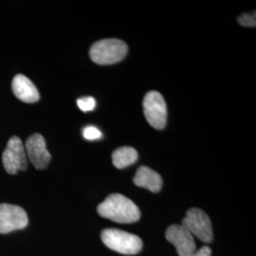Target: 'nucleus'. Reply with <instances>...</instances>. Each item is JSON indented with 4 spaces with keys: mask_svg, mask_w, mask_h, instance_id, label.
<instances>
[{
    "mask_svg": "<svg viewBox=\"0 0 256 256\" xmlns=\"http://www.w3.org/2000/svg\"><path fill=\"white\" fill-rule=\"evenodd\" d=\"M128 45L119 39H104L97 41L90 48V56L96 64H116L128 54Z\"/></svg>",
    "mask_w": 256,
    "mask_h": 256,
    "instance_id": "nucleus-2",
    "label": "nucleus"
},
{
    "mask_svg": "<svg viewBox=\"0 0 256 256\" xmlns=\"http://www.w3.org/2000/svg\"><path fill=\"white\" fill-rule=\"evenodd\" d=\"M77 106L84 112H88L95 108L96 101L93 97H82L77 100Z\"/></svg>",
    "mask_w": 256,
    "mask_h": 256,
    "instance_id": "nucleus-14",
    "label": "nucleus"
},
{
    "mask_svg": "<svg viewBox=\"0 0 256 256\" xmlns=\"http://www.w3.org/2000/svg\"><path fill=\"white\" fill-rule=\"evenodd\" d=\"M2 162L7 173L16 174L27 169V154L22 140L18 137H12L2 155Z\"/></svg>",
    "mask_w": 256,
    "mask_h": 256,
    "instance_id": "nucleus-6",
    "label": "nucleus"
},
{
    "mask_svg": "<svg viewBox=\"0 0 256 256\" xmlns=\"http://www.w3.org/2000/svg\"><path fill=\"white\" fill-rule=\"evenodd\" d=\"M101 238L106 247L122 254H137L142 248V239L124 230L117 229L104 230L102 232Z\"/></svg>",
    "mask_w": 256,
    "mask_h": 256,
    "instance_id": "nucleus-3",
    "label": "nucleus"
},
{
    "mask_svg": "<svg viewBox=\"0 0 256 256\" xmlns=\"http://www.w3.org/2000/svg\"><path fill=\"white\" fill-rule=\"evenodd\" d=\"M212 256V250L209 247H202L196 250L192 256Z\"/></svg>",
    "mask_w": 256,
    "mask_h": 256,
    "instance_id": "nucleus-16",
    "label": "nucleus"
},
{
    "mask_svg": "<svg viewBox=\"0 0 256 256\" xmlns=\"http://www.w3.org/2000/svg\"><path fill=\"white\" fill-rule=\"evenodd\" d=\"M138 158V156L135 148L130 146L120 147L113 152L112 162L116 168L122 169L134 164L137 162Z\"/></svg>",
    "mask_w": 256,
    "mask_h": 256,
    "instance_id": "nucleus-12",
    "label": "nucleus"
},
{
    "mask_svg": "<svg viewBox=\"0 0 256 256\" xmlns=\"http://www.w3.org/2000/svg\"><path fill=\"white\" fill-rule=\"evenodd\" d=\"M25 150L28 160L36 169H45L50 164L52 156L48 151L46 140L40 134H34L28 138Z\"/></svg>",
    "mask_w": 256,
    "mask_h": 256,
    "instance_id": "nucleus-9",
    "label": "nucleus"
},
{
    "mask_svg": "<svg viewBox=\"0 0 256 256\" xmlns=\"http://www.w3.org/2000/svg\"><path fill=\"white\" fill-rule=\"evenodd\" d=\"M238 23L244 27L254 28L256 25V12H248V14H242L238 18Z\"/></svg>",
    "mask_w": 256,
    "mask_h": 256,
    "instance_id": "nucleus-13",
    "label": "nucleus"
},
{
    "mask_svg": "<svg viewBox=\"0 0 256 256\" xmlns=\"http://www.w3.org/2000/svg\"><path fill=\"white\" fill-rule=\"evenodd\" d=\"M28 222L27 212L23 208L7 203L0 204V234L24 229Z\"/></svg>",
    "mask_w": 256,
    "mask_h": 256,
    "instance_id": "nucleus-7",
    "label": "nucleus"
},
{
    "mask_svg": "<svg viewBox=\"0 0 256 256\" xmlns=\"http://www.w3.org/2000/svg\"><path fill=\"white\" fill-rule=\"evenodd\" d=\"M144 112L152 128L164 129L167 122V108L162 95L158 92L147 93L144 99Z\"/></svg>",
    "mask_w": 256,
    "mask_h": 256,
    "instance_id": "nucleus-5",
    "label": "nucleus"
},
{
    "mask_svg": "<svg viewBox=\"0 0 256 256\" xmlns=\"http://www.w3.org/2000/svg\"><path fill=\"white\" fill-rule=\"evenodd\" d=\"M12 90L16 97L24 102H36L40 99L36 86L25 75L18 74L14 78Z\"/></svg>",
    "mask_w": 256,
    "mask_h": 256,
    "instance_id": "nucleus-10",
    "label": "nucleus"
},
{
    "mask_svg": "<svg viewBox=\"0 0 256 256\" xmlns=\"http://www.w3.org/2000/svg\"><path fill=\"white\" fill-rule=\"evenodd\" d=\"M133 182L138 187L146 188L153 192H160L162 187V178L160 174L147 166H140L138 169Z\"/></svg>",
    "mask_w": 256,
    "mask_h": 256,
    "instance_id": "nucleus-11",
    "label": "nucleus"
},
{
    "mask_svg": "<svg viewBox=\"0 0 256 256\" xmlns=\"http://www.w3.org/2000/svg\"><path fill=\"white\" fill-rule=\"evenodd\" d=\"M102 218L117 223H134L140 218V210L137 205L120 194L108 196L97 208Z\"/></svg>",
    "mask_w": 256,
    "mask_h": 256,
    "instance_id": "nucleus-1",
    "label": "nucleus"
},
{
    "mask_svg": "<svg viewBox=\"0 0 256 256\" xmlns=\"http://www.w3.org/2000/svg\"><path fill=\"white\" fill-rule=\"evenodd\" d=\"M165 236L176 247L180 256H192L196 250L194 236L182 225H171L166 230Z\"/></svg>",
    "mask_w": 256,
    "mask_h": 256,
    "instance_id": "nucleus-8",
    "label": "nucleus"
},
{
    "mask_svg": "<svg viewBox=\"0 0 256 256\" xmlns=\"http://www.w3.org/2000/svg\"><path fill=\"white\" fill-rule=\"evenodd\" d=\"M82 136L86 140H94L101 138L102 132L95 126H86V128H84V130H82Z\"/></svg>",
    "mask_w": 256,
    "mask_h": 256,
    "instance_id": "nucleus-15",
    "label": "nucleus"
},
{
    "mask_svg": "<svg viewBox=\"0 0 256 256\" xmlns=\"http://www.w3.org/2000/svg\"><path fill=\"white\" fill-rule=\"evenodd\" d=\"M182 226L202 242L210 243L214 238L210 218L202 209L192 208L188 210L183 218Z\"/></svg>",
    "mask_w": 256,
    "mask_h": 256,
    "instance_id": "nucleus-4",
    "label": "nucleus"
}]
</instances>
